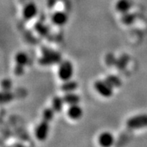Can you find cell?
<instances>
[{
    "instance_id": "1",
    "label": "cell",
    "mask_w": 147,
    "mask_h": 147,
    "mask_svg": "<svg viewBox=\"0 0 147 147\" xmlns=\"http://www.w3.org/2000/svg\"><path fill=\"white\" fill-rule=\"evenodd\" d=\"M55 111L52 107H47L43 112V120L36 127L35 137L38 140L44 141L47 139L49 133L50 122L53 118Z\"/></svg>"
},
{
    "instance_id": "2",
    "label": "cell",
    "mask_w": 147,
    "mask_h": 147,
    "mask_svg": "<svg viewBox=\"0 0 147 147\" xmlns=\"http://www.w3.org/2000/svg\"><path fill=\"white\" fill-rule=\"evenodd\" d=\"M61 62L62 56L59 53L46 47H43L41 48V56L38 59V63L41 65H52L58 64Z\"/></svg>"
},
{
    "instance_id": "3",
    "label": "cell",
    "mask_w": 147,
    "mask_h": 147,
    "mask_svg": "<svg viewBox=\"0 0 147 147\" xmlns=\"http://www.w3.org/2000/svg\"><path fill=\"white\" fill-rule=\"evenodd\" d=\"M74 74V67L72 63L68 60H64L60 62L58 69V76L60 80L66 81L71 80Z\"/></svg>"
},
{
    "instance_id": "4",
    "label": "cell",
    "mask_w": 147,
    "mask_h": 147,
    "mask_svg": "<svg viewBox=\"0 0 147 147\" xmlns=\"http://www.w3.org/2000/svg\"><path fill=\"white\" fill-rule=\"evenodd\" d=\"M126 125L131 129H140L147 127V114H139L132 116L126 122Z\"/></svg>"
},
{
    "instance_id": "5",
    "label": "cell",
    "mask_w": 147,
    "mask_h": 147,
    "mask_svg": "<svg viewBox=\"0 0 147 147\" xmlns=\"http://www.w3.org/2000/svg\"><path fill=\"white\" fill-rule=\"evenodd\" d=\"M28 62V56L25 53L19 52L15 56V67L14 73L17 77H20L24 73V68Z\"/></svg>"
},
{
    "instance_id": "6",
    "label": "cell",
    "mask_w": 147,
    "mask_h": 147,
    "mask_svg": "<svg viewBox=\"0 0 147 147\" xmlns=\"http://www.w3.org/2000/svg\"><path fill=\"white\" fill-rule=\"evenodd\" d=\"M94 88L99 95L105 98H110L113 95V88L105 82V80H97L94 83Z\"/></svg>"
},
{
    "instance_id": "7",
    "label": "cell",
    "mask_w": 147,
    "mask_h": 147,
    "mask_svg": "<svg viewBox=\"0 0 147 147\" xmlns=\"http://www.w3.org/2000/svg\"><path fill=\"white\" fill-rule=\"evenodd\" d=\"M37 12H38V8L36 5L33 2H29L23 7V17L26 20H29L35 18Z\"/></svg>"
},
{
    "instance_id": "8",
    "label": "cell",
    "mask_w": 147,
    "mask_h": 147,
    "mask_svg": "<svg viewBox=\"0 0 147 147\" xmlns=\"http://www.w3.org/2000/svg\"><path fill=\"white\" fill-rule=\"evenodd\" d=\"M98 143L100 145L104 147L110 146L114 143V138L112 134L110 132H103L99 135Z\"/></svg>"
},
{
    "instance_id": "9",
    "label": "cell",
    "mask_w": 147,
    "mask_h": 147,
    "mask_svg": "<svg viewBox=\"0 0 147 147\" xmlns=\"http://www.w3.org/2000/svg\"><path fill=\"white\" fill-rule=\"evenodd\" d=\"M67 114L70 119L73 120H77L81 118L83 116V110L78 105H71L68 107Z\"/></svg>"
},
{
    "instance_id": "10",
    "label": "cell",
    "mask_w": 147,
    "mask_h": 147,
    "mask_svg": "<svg viewBox=\"0 0 147 147\" xmlns=\"http://www.w3.org/2000/svg\"><path fill=\"white\" fill-rule=\"evenodd\" d=\"M131 0H118L116 3L115 8L118 12L121 14H125L128 12L132 7Z\"/></svg>"
},
{
    "instance_id": "11",
    "label": "cell",
    "mask_w": 147,
    "mask_h": 147,
    "mask_svg": "<svg viewBox=\"0 0 147 147\" xmlns=\"http://www.w3.org/2000/svg\"><path fill=\"white\" fill-rule=\"evenodd\" d=\"M52 22L56 26H63L68 21V16L63 11H56L52 16Z\"/></svg>"
},
{
    "instance_id": "12",
    "label": "cell",
    "mask_w": 147,
    "mask_h": 147,
    "mask_svg": "<svg viewBox=\"0 0 147 147\" xmlns=\"http://www.w3.org/2000/svg\"><path fill=\"white\" fill-rule=\"evenodd\" d=\"M63 101L65 104L68 105L69 106L71 105H78L80 101V97L77 94H74L73 92H68L65 93L64 96L62 97Z\"/></svg>"
},
{
    "instance_id": "13",
    "label": "cell",
    "mask_w": 147,
    "mask_h": 147,
    "mask_svg": "<svg viewBox=\"0 0 147 147\" xmlns=\"http://www.w3.org/2000/svg\"><path fill=\"white\" fill-rule=\"evenodd\" d=\"M130 61V56L127 53H123L122 55L116 59L115 66L119 71H123L126 68V66L128 65V62Z\"/></svg>"
},
{
    "instance_id": "14",
    "label": "cell",
    "mask_w": 147,
    "mask_h": 147,
    "mask_svg": "<svg viewBox=\"0 0 147 147\" xmlns=\"http://www.w3.org/2000/svg\"><path fill=\"white\" fill-rule=\"evenodd\" d=\"M78 87V83L75 81V80H66L64 81V83L61 85V90L62 92H64L65 93L68 92H73L74 91H75L76 89Z\"/></svg>"
},
{
    "instance_id": "15",
    "label": "cell",
    "mask_w": 147,
    "mask_h": 147,
    "mask_svg": "<svg viewBox=\"0 0 147 147\" xmlns=\"http://www.w3.org/2000/svg\"><path fill=\"white\" fill-rule=\"evenodd\" d=\"M138 18V15L136 13H132V12H126L125 14H122L121 17V22H122L124 25H131Z\"/></svg>"
},
{
    "instance_id": "16",
    "label": "cell",
    "mask_w": 147,
    "mask_h": 147,
    "mask_svg": "<svg viewBox=\"0 0 147 147\" xmlns=\"http://www.w3.org/2000/svg\"><path fill=\"white\" fill-rule=\"evenodd\" d=\"M105 80L113 89V88H119L122 86V81L117 76L108 75L105 78Z\"/></svg>"
},
{
    "instance_id": "17",
    "label": "cell",
    "mask_w": 147,
    "mask_h": 147,
    "mask_svg": "<svg viewBox=\"0 0 147 147\" xmlns=\"http://www.w3.org/2000/svg\"><path fill=\"white\" fill-rule=\"evenodd\" d=\"M63 98L59 96H56L53 98L52 101V108L55 111V113L62 112L63 109V104H64Z\"/></svg>"
},
{
    "instance_id": "18",
    "label": "cell",
    "mask_w": 147,
    "mask_h": 147,
    "mask_svg": "<svg viewBox=\"0 0 147 147\" xmlns=\"http://www.w3.org/2000/svg\"><path fill=\"white\" fill-rule=\"evenodd\" d=\"M35 29L38 34H40L42 36H45L48 32V29L47 28L46 26H45L41 23H37L35 25Z\"/></svg>"
},
{
    "instance_id": "19",
    "label": "cell",
    "mask_w": 147,
    "mask_h": 147,
    "mask_svg": "<svg viewBox=\"0 0 147 147\" xmlns=\"http://www.w3.org/2000/svg\"><path fill=\"white\" fill-rule=\"evenodd\" d=\"M1 98H2V103L4 104V103H8L10 101H11L13 98V95L10 92V91H3L2 92Z\"/></svg>"
},
{
    "instance_id": "20",
    "label": "cell",
    "mask_w": 147,
    "mask_h": 147,
    "mask_svg": "<svg viewBox=\"0 0 147 147\" xmlns=\"http://www.w3.org/2000/svg\"><path fill=\"white\" fill-rule=\"evenodd\" d=\"M116 61V59L115 58V56L113 54V53H108V54L106 56V58H105V62H106L107 65H108V66L115 65Z\"/></svg>"
},
{
    "instance_id": "21",
    "label": "cell",
    "mask_w": 147,
    "mask_h": 147,
    "mask_svg": "<svg viewBox=\"0 0 147 147\" xmlns=\"http://www.w3.org/2000/svg\"><path fill=\"white\" fill-rule=\"evenodd\" d=\"M12 87V83L9 79H4L2 82V88L3 91H10Z\"/></svg>"
},
{
    "instance_id": "22",
    "label": "cell",
    "mask_w": 147,
    "mask_h": 147,
    "mask_svg": "<svg viewBox=\"0 0 147 147\" xmlns=\"http://www.w3.org/2000/svg\"><path fill=\"white\" fill-rule=\"evenodd\" d=\"M57 0H47V7L50 8H53L56 5Z\"/></svg>"
}]
</instances>
